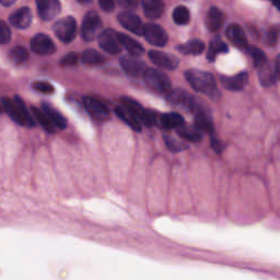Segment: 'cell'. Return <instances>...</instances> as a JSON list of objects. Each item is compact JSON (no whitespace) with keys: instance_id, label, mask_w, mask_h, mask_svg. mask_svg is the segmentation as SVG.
<instances>
[{"instance_id":"6da1fadb","label":"cell","mask_w":280,"mask_h":280,"mask_svg":"<svg viewBox=\"0 0 280 280\" xmlns=\"http://www.w3.org/2000/svg\"><path fill=\"white\" fill-rule=\"evenodd\" d=\"M1 103L4 111L7 112V114L16 124L21 126H26V127L30 128L34 127V119H33L31 114L26 109L25 104L22 101L20 96L15 95L13 100L4 96L1 98Z\"/></svg>"},{"instance_id":"7a4b0ae2","label":"cell","mask_w":280,"mask_h":280,"mask_svg":"<svg viewBox=\"0 0 280 280\" xmlns=\"http://www.w3.org/2000/svg\"><path fill=\"white\" fill-rule=\"evenodd\" d=\"M185 78L188 81L190 87L197 92L211 94L216 90V80L213 76L207 71L189 69L185 71Z\"/></svg>"},{"instance_id":"3957f363","label":"cell","mask_w":280,"mask_h":280,"mask_svg":"<svg viewBox=\"0 0 280 280\" xmlns=\"http://www.w3.org/2000/svg\"><path fill=\"white\" fill-rule=\"evenodd\" d=\"M147 87L157 93H166L171 90V81L162 71L153 68H148L144 75Z\"/></svg>"},{"instance_id":"277c9868","label":"cell","mask_w":280,"mask_h":280,"mask_svg":"<svg viewBox=\"0 0 280 280\" xmlns=\"http://www.w3.org/2000/svg\"><path fill=\"white\" fill-rule=\"evenodd\" d=\"M102 29V20L95 11L87 12L81 24V37L86 42H91L95 40L96 36L100 35Z\"/></svg>"},{"instance_id":"5b68a950","label":"cell","mask_w":280,"mask_h":280,"mask_svg":"<svg viewBox=\"0 0 280 280\" xmlns=\"http://www.w3.org/2000/svg\"><path fill=\"white\" fill-rule=\"evenodd\" d=\"M55 35L60 42L68 44L74 41L77 34V21L73 16H66L58 20L53 26Z\"/></svg>"},{"instance_id":"8992f818","label":"cell","mask_w":280,"mask_h":280,"mask_svg":"<svg viewBox=\"0 0 280 280\" xmlns=\"http://www.w3.org/2000/svg\"><path fill=\"white\" fill-rule=\"evenodd\" d=\"M98 37V45L108 54H118L122 51V45H120L118 40V33L112 29H106L100 33Z\"/></svg>"},{"instance_id":"52a82bcc","label":"cell","mask_w":280,"mask_h":280,"mask_svg":"<svg viewBox=\"0 0 280 280\" xmlns=\"http://www.w3.org/2000/svg\"><path fill=\"white\" fill-rule=\"evenodd\" d=\"M144 36L146 37L148 43L157 47H163L169 41L166 30L156 23H148L145 25Z\"/></svg>"},{"instance_id":"ba28073f","label":"cell","mask_w":280,"mask_h":280,"mask_svg":"<svg viewBox=\"0 0 280 280\" xmlns=\"http://www.w3.org/2000/svg\"><path fill=\"white\" fill-rule=\"evenodd\" d=\"M169 101L172 105L183 108L184 111H194L197 104L194 96L183 89H177L169 94Z\"/></svg>"},{"instance_id":"9c48e42d","label":"cell","mask_w":280,"mask_h":280,"mask_svg":"<svg viewBox=\"0 0 280 280\" xmlns=\"http://www.w3.org/2000/svg\"><path fill=\"white\" fill-rule=\"evenodd\" d=\"M84 105L91 116L98 120V122H105L109 118V111L108 108L104 105V104L100 101H97L96 98L91 97V96H85L84 100Z\"/></svg>"},{"instance_id":"30bf717a","label":"cell","mask_w":280,"mask_h":280,"mask_svg":"<svg viewBox=\"0 0 280 280\" xmlns=\"http://www.w3.org/2000/svg\"><path fill=\"white\" fill-rule=\"evenodd\" d=\"M36 8L43 21H51L59 14L62 4L59 0H36Z\"/></svg>"},{"instance_id":"8fae6325","label":"cell","mask_w":280,"mask_h":280,"mask_svg":"<svg viewBox=\"0 0 280 280\" xmlns=\"http://www.w3.org/2000/svg\"><path fill=\"white\" fill-rule=\"evenodd\" d=\"M31 49L41 56H47L56 52V46H55L52 38L46 34H36L31 41Z\"/></svg>"},{"instance_id":"7c38bea8","label":"cell","mask_w":280,"mask_h":280,"mask_svg":"<svg viewBox=\"0 0 280 280\" xmlns=\"http://www.w3.org/2000/svg\"><path fill=\"white\" fill-rule=\"evenodd\" d=\"M120 25L124 29L135 33L137 35H144V27L140 18L137 14L130 12V11H123L117 16Z\"/></svg>"},{"instance_id":"4fadbf2b","label":"cell","mask_w":280,"mask_h":280,"mask_svg":"<svg viewBox=\"0 0 280 280\" xmlns=\"http://www.w3.org/2000/svg\"><path fill=\"white\" fill-rule=\"evenodd\" d=\"M120 66L126 74L134 78L144 76L148 69L144 62L133 56H124L120 58Z\"/></svg>"},{"instance_id":"5bb4252c","label":"cell","mask_w":280,"mask_h":280,"mask_svg":"<svg viewBox=\"0 0 280 280\" xmlns=\"http://www.w3.org/2000/svg\"><path fill=\"white\" fill-rule=\"evenodd\" d=\"M149 58L153 64L167 70L177 69L180 64V60L174 55L160 51H150Z\"/></svg>"},{"instance_id":"9a60e30c","label":"cell","mask_w":280,"mask_h":280,"mask_svg":"<svg viewBox=\"0 0 280 280\" xmlns=\"http://www.w3.org/2000/svg\"><path fill=\"white\" fill-rule=\"evenodd\" d=\"M226 34H227L228 40L237 47H239V48H248L249 47L248 37H246L243 29L239 24L234 23V24L229 25Z\"/></svg>"},{"instance_id":"2e32d148","label":"cell","mask_w":280,"mask_h":280,"mask_svg":"<svg viewBox=\"0 0 280 280\" xmlns=\"http://www.w3.org/2000/svg\"><path fill=\"white\" fill-rule=\"evenodd\" d=\"M222 86L230 91H240L244 89V87L249 82L248 73H240L234 77L223 76L220 78Z\"/></svg>"},{"instance_id":"e0dca14e","label":"cell","mask_w":280,"mask_h":280,"mask_svg":"<svg viewBox=\"0 0 280 280\" xmlns=\"http://www.w3.org/2000/svg\"><path fill=\"white\" fill-rule=\"evenodd\" d=\"M9 21L16 29H26L31 25L32 11L27 7L21 8L10 15Z\"/></svg>"},{"instance_id":"ac0fdd59","label":"cell","mask_w":280,"mask_h":280,"mask_svg":"<svg viewBox=\"0 0 280 280\" xmlns=\"http://www.w3.org/2000/svg\"><path fill=\"white\" fill-rule=\"evenodd\" d=\"M185 124L184 118L178 113H166L160 114L157 117V125L160 126L161 128L173 129L179 128Z\"/></svg>"},{"instance_id":"d6986e66","label":"cell","mask_w":280,"mask_h":280,"mask_svg":"<svg viewBox=\"0 0 280 280\" xmlns=\"http://www.w3.org/2000/svg\"><path fill=\"white\" fill-rule=\"evenodd\" d=\"M118 40L120 45L129 53L130 56L140 57L145 54L144 46H142L140 43L133 40L130 36L123 34V33H118Z\"/></svg>"},{"instance_id":"ffe728a7","label":"cell","mask_w":280,"mask_h":280,"mask_svg":"<svg viewBox=\"0 0 280 280\" xmlns=\"http://www.w3.org/2000/svg\"><path fill=\"white\" fill-rule=\"evenodd\" d=\"M141 3L146 16L150 20L160 18L164 11L163 0H141Z\"/></svg>"},{"instance_id":"44dd1931","label":"cell","mask_w":280,"mask_h":280,"mask_svg":"<svg viewBox=\"0 0 280 280\" xmlns=\"http://www.w3.org/2000/svg\"><path fill=\"white\" fill-rule=\"evenodd\" d=\"M224 22V14L221 10L212 7L208 11L206 18V25L208 30L211 32L219 31L222 27Z\"/></svg>"},{"instance_id":"7402d4cb","label":"cell","mask_w":280,"mask_h":280,"mask_svg":"<svg viewBox=\"0 0 280 280\" xmlns=\"http://www.w3.org/2000/svg\"><path fill=\"white\" fill-rule=\"evenodd\" d=\"M42 111L47 115V117L51 119V122L54 124L55 127L59 129H65L67 127V120L52 105H49L47 103H42Z\"/></svg>"},{"instance_id":"603a6c76","label":"cell","mask_w":280,"mask_h":280,"mask_svg":"<svg viewBox=\"0 0 280 280\" xmlns=\"http://www.w3.org/2000/svg\"><path fill=\"white\" fill-rule=\"evenodd\" d=\"M115 113H116L117 116L127 124L130 128H133L136 131H141V124L135 115L128 111L127 108L122 106H116L115 107Z\"/></svg>"},{"instance_id":"cb8c5ba5","label":"cell","mask_w":280,"mask_h":280,"mask_svg":"<svg viewBox=\"0 0 280 280\" xmlns=\"http://www.w3.org/2000/svg\"><path fill=\"white\" fill-rule=\"evenodd\" d=\"M195 126L198 131H204L208 134H212L213 129H215L211 117L204 111L197 112L195 116Z\"/></svg>"},{"instance_id":"d4e9b609","label":"cell","mask_w":280,"mask_h":280,"mask_svg":"<svg viewBox=\"0 0 280 280\" xmlns=\"http://www.w3.org/2000/svg\"><path fill=\"white\" fill-rule=\"evenodd\" d=\"M228 51L229 48L227 44L224 43L220 37H216L213 38L209 44V48H208L207 52V58L208 60H210V62H215V59L219 54L227 53Z\"/></svg>"},{"instance_id":"484cf974","label":"cell","mask_w":280,"mask_h":280,"mask_svg":"<svg viewBox=\"0 0 280 280\" xmlns=\"http://www.w3.org/2000/svg\"><path fill=\"white\" fill-rule=\"evenodd\" d=\"M178 48L184 55H199L205 51V44L200 40H191L180 45Z\"/></svg>"},{"instance_id":"4316f807","label":"cell","mask_w":280,"mask_h":280,"mask_svg":"<svg viewBox=\"0 0 280 280\" xmlns=\"http://www.w3.org/2000/svg\"><path fill=\"white\" fill-rule=\"evenodd\" d=\"M8 57L10 62L15 66H21L27 62L29 59V53L23 46H14L11 48V51L8 54Z\"/></svg>"},{"instance_id":"83f0119b","label":"cell","mask_w":280,"mask_h":280,"mask_svg":"<svg viewBox=\"0 0 280 280\" xmlns=\"http://www.w3.org/2000/svg\"><path fill=\"white\" fill-rule=\"evenodd\" d=\"M82 63L87 66H100L105 63V58L102 54L94 51V49H87L81 56Z\"/></svg>"},{"instance_id":"f1b7e54d","label":"cell","mask_w":280,"mask_h":280,"mask_svg":"<svg viewBox=\"0 0 280 280\" xmlns=\"http://www.w3.org/2000/svg\"><path fill=\"white\" fill-rule=\"evenodd\" d=\"M259 76L262 85L264 87H270L273 86L274 82H275L276 73L267 62L265 65H263L262 67L259 68Z\"/></svg>"},{"instance_id":"f546056e","label":"cell","mask_w":280,"mask_h":280,"mask_svg":"<svg viewBox=\"0 0 280 280\" xmlns=\"http://www.w3.org/2000/svg\"><path fill=\"white\" fill-rule=\"evenodd\" d=\"M120 102H122V105L127 108L128 111L133 113L140 122V118L142 116V114H144V112H145V108L141 106V104L138 103L137 101H135L134 98L128 97V96L120 97Z\"/></svg>"},{"instance_id":"4dcf8cb0","label":"cell","mask_w":280,"mask_h":280,"mask_svg":"<svg viewBox=\"0 0 280 280\" xmlns=\"http://www.w3.org/2000/svg\"><path fill=\"white\" fill-rule=\"evenodd\" d=\"M32 112L35 115V118L37 119V122L41 124L42 127L45 129L48 134H54L55 131H56L54 124L51 122V119L47 117V115L44 113L42 109L32 106Z\"/></svg>"},{"instance_id":"1f68e13d","label":"cell","mask_w":280,"mask_h":280,"mask_svg":"<svg viewBox=\"0 0 280 280\" xmlns=\"http://www.w3.org/2000/svg\"><path fill=\"white\" fill-rule=\"evenodd\" d=\"M172 18L175 23L179 25L187 24L189 18H190L189 11L187 8L184 7V5H179V7L174 9L173 13H172Z\"/></svg>"},{"instance_id":"d6a6232c","label":"cell","mask_w":280,"mask_h":280,"mask_svg":"<svg viewBox=\"0 0 280 280\" xmlns=\"http://www.w3.org/2000/svg\"><path fill=\"white\" fill-rule=\"evenodd\" d=\"M178 134L182 137L183 139L191 142H197L201 140V135L199 131L191 127H183V126H181V127L178 128Z\"/></svg>"},{"instance_id":"836d02e7","label":"cell","mask_w":280,"mask_h":280,"mask_svg":"<svg viewBox=\"0 0 280 280\" xmlns=\"http://www.w3.org/2000/svg\"><path fill=\"white\" fill-rule=\"evenodd\" d=\"M249 48V52L251 54V56L253 57V62L256 68H260L262 67L263 65H265L268 60H267V56L266 54L262 51L261 48L256 47V46H250Z\"/></svg>"},{"instance_id":"e575fe53","label":"cell","mask_w":280,"mask_h":280,"mask_svg":"<svg viewBox=\"0 0 280 280\" xmlns=\"http://www.w3.org/2000/svg\"><path fill=\"white\" fill-rule=\"evenodd\" d=\"M164 141H166L167 147L169 148V149L173 152H179V151L187 149V145H185L182 141L177 140L171 136H168V135L164 136Z\"/></svg>"},{"instance_id":"d590c367","label":"cell","mask_w":280,"mask_h":280,"mask_svg":"<svg viewBox=\"0 0 280 280\" xmlns=\"http://www.w3.org/2000/svg\"><path fill=\"white\" fill-rule=\"evenodd\" d=\"M10 40H11L10 27L4 21L0 20V44L3 45V44L9 43Z\"/></svg>"},{"instance_id":"8d00e7d4","label":"cell","mask_w":280,"mask_h":280,"mask_svg":"<svg viewBox=\"0 0 280 280\" xmlns=\"http://www.w3.org/2000/svg\"><path fill=\"white\" fill-rule=\"evenodd\" d=\"M32 88L38 92L46 93V94H51V93H53L55 90L54 87L51 84H48V82H45V81L33 82Z\"/></svg>"},{"instance_id":"74e56055","label":"cell","mask_w":280,"mask_h":280,"mask_svg":"<svg viewBox=\"0 0 280 280\" xmlns=\"http://www.w3.org/2000/svg\"><path fill=\"white\" fill-rule=\"evenodd\" d=\"M79 55L76 53H69L67 55H65L64 58L60 60V66L63 67H69V66H75L78 63Z\"/></svg>"},{"instance_id":"f35d334b","label":"cell","mask_w":280,"mask_h":280,"mask_svg":"<svg viewBox=\"0 0 280 280\" xmlns=\"http://www.w3.org/2000/svg\"><path fill=\"white\" fill-rule=\"evenodd\" d=\"M278 41V31L273 27V29H270L266 34V43L270 46H275Z\"/></svg>"},{"instance_id":"ab89813d","label":"cell","mask_w":280,"mask_h":280,"mask_svg":"<svg viewBox=\"0 0 280 280\" xmlns=\"http://www.w3.org/2000/svg\"><path fill=\"white\" fill-rule=\"evenodd\" d=\"M98 4L103 11L105 12H112L115 7L114 0H98Z\"/></svg>"},{"instance_id":"60d3db41","label":"cell","mask_w":280,"mask_h":280,"mask_svg":"<svg viewBox=\"0 0 280 280\" xmlns=\"http://www.w3.org/2000/svg\"><path fill=\"white\" fill-rule=\"evenodd\" d=\"M119 5H122L123 8L126 9H134L137 7L139 0H117Z\"/></svg>"},{"instance_id":"b9f144b4","label":"cell","mask_w":280,"mask_h":280,"mask_svg":"<svg viewBox=\"0 0 280 280\" xmlns=\"http://www.w3.org/2000/svg\"><path fill=\"white\" fill-rule=\"evenodd\" d=\"M211 147H212V149L215 150V151H217L218 153L221 152L223 150V144H222V142L219 141V140H217V139H213L212 138V140H211Z\"/></svg>"},{"instance_id":"7bdbcfd3","label":"cell","mask_w":280,"mask_h":280,"mask_svg":"<svg viewBox=\"0 0 280 280\" xmlns=\"http://www.w3.org/2000/svg\"><path fill=\"white\" fill-rule=\"evenodd\" d=\"M18 0H0V3H1L3 7H10L13 3H15Z\"/></svg>"},{"instance_id":"ee69618b","label":"cell","mask_w":280,"mask_h":280,"mask_svg":"<svg viewBox=\"0 0 280 280\" xmlns=\"http://www.w3.org/2000/svg\"><path fill=\"white\" fill-rule=\"evenodd\" d=\"M276 74L278 76V78L280 79V55H278V57L276 59Z\"/></svg>"},{"instance_id":"f6af8a7d","label":"cell","mask_w":280,"mask_h":280,"mask_svg":"<svg viewBox=\"0 0 280 280\" xmlns=\"http://www.w3.org/2000/svg\"><path fill=\"white\" fill-rule=\"evenodd\" d=\"M272 1H273V4L280 11V0H272Z\"/></svg>"},{"instance_id":"bcb514c9","label":"cell","mask_w":280,"mask_h":280,"mask_svg":"<svg viewBox=\"0 0 280 280\" xmlns=\"http://www.w3.org/2000/svg\"><path fill=\"white\" fill-rule=\"evenodd\" d=\"M92 1V0H78V2H80L81 4H88V3H90Z\"/></svg>"},{"instance_id":"7dc6e473","label":"cell","mask_w":280,"mask_h":280,"mask_svg":"<svg viewBox=\"0 0 280 280\" xmlns=\"http://www.w3.org/2000/svg\"><path fill=\"white\" fill-rule=\"evenodd\" d=\"M4 111L3 109V106H2V103H1V101H0V113H2Z\"/></svg>"}]
</instances>
